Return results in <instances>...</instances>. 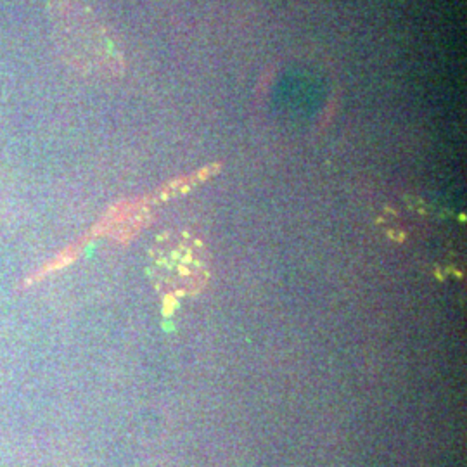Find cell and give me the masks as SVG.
Wrapping results in <instances>:
<instances>
[{
    "label": "cell",
    "instance_id": "277c9868",
    "mask_svg": "<svg viewBox=\"0 0 467 467\" xmlns=\"http://www.w3.org/2000/svg\"><path fill=\"white\" fill-rule=\"evenodd\" d=\"M82 250H84V248H82V243H77V244L69 246L67 250L61 251L57 256L50 258L49 262H46L42 267L34 270V272L23 281L21 287H32L34 284L40 283V281H44L46 277H49L50 274L59 272L61 268L69 265V264L80 254V251Z\"/></svg>",
    "mask_w": 467,
    "mask_h": 467
},
{
    "label": "cell",
    "instance_id": "3957f363",
    "mask_svg": "<svg viewBox=\"0 0 467 467\" xmlns=\"http://www.w3.org/2000/svg\"><path fill=\"white\" fill-rule=\"evenodd\" d=\"M144 225V208L137 202H125L115 208L100 223L99 231L109 233L115 239H130Z\"/></svg>",
    "mask_w": 467,
    "mask_h": 467
},
{
    "label": "cell",
    "instance_id": "6da1fadb",
    "mask_svg": "<svg viewBox=\"0 0 467 467\" xmlns=\"http://www.w3.org/2000/svg\"><path fill=\"white\" fill-rule=\"evenodd\" d=\"M56 25L75 67L94 75H115L121 67L113 42L88 11L67 4L57 11Z\"/></svg>",
    "mask_w": 467,
    "mask_h": 467
},
{
    "label": "cell",
    "instance_id": "7a4b0ae2",
    "mask_svg": "<svg viewBox=\"0 0 467 467\" xmlns=\"http://www.w3.org/2000/svg\"><path fill=\"white\" fill-rule=\"evenodd\" d=\"M152 272L167 295H196L208 281L210 256L200 239L187 234L168 235L152 251Z\"/></svg>",
    "mask_w": 467,
    "mask_h": 467
}]
</instances>
